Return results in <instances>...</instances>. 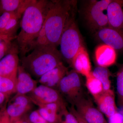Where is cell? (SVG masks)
I'll use <instances>...</instances> for the list:
<instances>
[{
  "mask_svg": "<svg viewBox=\"0 0 123 123\" xmlns=\"http://www.w3.org/2000/svg\"><path fill=\"white\" fill-rule=\"evenodd\" d=\"M77 2L72 0L49 1L43 25L34 48L45 45L57 47L59 45L66 24L75 17Z\"/></svg>",
  "mask_w": 123,
  "mask_h": 123,
  "instance_id": "1",
  "label": "cell"
},
{
  "mask_svg": "<svg viewBox=\"0 0 123 123\" xmlns=\"http://www.w3.org/2000/svg\"><path fill=\"white\" fill-rule=\"evenodd\" d=\"M49 1L35 0L23 14L21 31L16 38L21 57L34 48L43 25Z\"/></svg>",
  "mask_w": 123,
  "mask_h": 123,
  "instance_id": "2",
  "label": "cell"
},
{
  "mask_svg": "<svg viewBox=\"0 0 123 123\" xmlns=\"http://www.w3.org/2000/svg\"><path fill=\"white\" fill-rule=\"evenodd\" d=\"M60 52L49 46L36 47L27 55L21 57V66L31 76L39 79L49 70L63 63Z\"/></svg>",
  "mask_w": 123,
  "mask_h": 123,
  "instance_id": "3",
  "label": "cell"
},
{
  "mask_svg": "<svg viewBox=\"0 0 123 123\" xmlns=\"http://www.w3.org/2000/svg\"><path fill=\"white\" fill-rule=\"evenodd\" d=\"M59 45L62 59L71 65L74 57L84 46L75 17L70 19L66 24L60 40Z\"/></svg>",
  "mask_w": 123,
  "mask_h": 123,
  "instance_id": "4",
  "label": "cell"
},
{
  "mask_svg": "<svg viewBox=\"0 0 123 123\" xmlns=\"http://www.w3.org/2000/svg\"><path fill=\"white\" fill-rule=\"evenodd\" d=\"M111 0H90L84 7V17L88 27L93 33L108 26L107 9Z\"/></svg>",
  "mask_w": 123,
  "mask_h": 123,
  "instance_id": "5",
  "label": "cell"
},
{
  "mask_svg": "<svg viewBox=\"0 0 123 123\" xmlns=\"http://www.w3.org/2000/svg\"><path fill=\"white\" fill-rule=\"evenodd\" d=\"M57 90L72 105L82 97L81 79L79 74L74 69L68 72L60 82Z\"/></svg>",
  "mask_w": 123,
  "mask_h": 123,
  "instance_id": "6",
  "label": "cell"
},
{
  "mask_svg": "<svg viewBox=\"0 0 123 123\" xmlns=\"http://www.w3.org/2000/svg\"><path fill=\"white\" fill-rule=\"evenodd\" d=\"M34 104L28 95L16 94L6 107L11 123L25 116L32 110Z\"/></svg>",
  "mask_w": 123,
  "mask_h": 123,
  "instance_id": "7",
  "label": "cell"
},
{
  "mask_svg": "<svg viewBox=\"0 0 123 123\" xmlns=\"http://www.w3.org/2000/svg\"><path fill=\"white\" fill-rule=\"evenodd\" d=\"M19 50L17 42L8 53L0 61V76L8 78L17 82L19 66Z\"/></svg>",
  "mask_w": 123,
  "mask_h": 123,
  "instance_id": "8",
  "label": "cell"
},
{
  "mask_svg": "<svg viewBox=\"0 0 123 123\" xmlns=\"http://www.w3.org/2000/svg\"><path fill=\"white\" fill-rule=\"evenodd\" d=\"M28 95L34 104H46L65 101L59 91L43 85L37 86Z\"/></svg>",
  "mask_w": 123,
  "mask_h": 123,
  "instance_id": "9",
  "label": "cell"
},
{
  "mask_svg": "<svg viewBox=\"0 0 123 123\" xmlns=\"http://www.w3.org/2000/svg\"><path fill=\"white\" fill-rule=\"evenodd\" d=\"M74 106L88 123H108L103 114L89 99L82 97L75 103Z\"/></svg>",
  "mask_w": 123,
  "mask_h": 123,
  "instance_id": "10",
  "label": "cell"
},
{
  "mask_svg": "<svg viewBox=\"0 0 123 123\" xmlns=\"http://www.w3.org/2000/svg\"><path fill=\"white\" fill-rule=\"evenodd\" d=\"M98 40L116 51H123V32L110 27L100 29L94 33Z\"/></svg>",
  "mask_w": 123,
  "mask_h": 123,
  "instance_id": "11",
  "label": "cell"
},
{
  "mask_svg": "<svg viewBox=\"0 0 123 123\" xmlns=\"http://www.w3.org/2000/svg\"><path fill=\"white\" fill-rule=\"evenodd\" d=\"M36 105L39 108L38 111L39 114L49 123H60L67 108L65 101Z\"/></svg>",
  "mask_w": 123,
  "mask_h": 123,
  "instance_id": "12",
  "label": "cell"
},
{
  "mask_svg": "<svg viewBox=\"0 0 123 123\" xmlns=\"http://www.w3.org/2000/svg\"><path fill=\"white\" fill-rule=\"evenodd\" d=\"M108 26L123 32V0H112L108 7Z\"/></svg>",
  "mask_w": 123,
  "mask_h": 123,
  "instance_id": "13",
  "label": "cell"
},
{
  "mask_svg": "<svg viewBox=\"0 0 123 123\" xmlns=\"http://www.w3.org/2000/svg\"><path fill=\"white\" fill-rule=\"evenodd\" d=\"M98 110L108 118L118 111L115 100L114 92L112 90L105 91L94 98Z\"/></svg>",
  "mask_w": 123,
  "mask_h": 123,
  "instance_id": "14",
  "label": "cell"
},
{
  "mask_svg": "<svg viewBox=\"0 0 123 123\" xmlns=\"http://www.w3.org/2000/svg\"><path fill=\"white\" fill-rule=\"evenodd\" d=\"M68 72V68L62 64L42 75L38 80V82L40 85L57 90L62 79Z\"/></svg>",
  "mask_w": 123,
  "mask_h": 123,
  "instance_id": "15",
  "label": "cell"
},
{
  "mask_svg": "<svg viewBox=\"0 0 123 123\" xmlns=\"http://www.w3.org/2000/svg\"><path fill=\"white\" fill-rule=\"evenodd\" d=\"M38 80L32 77L23 68L19 65L18 69L16 83V94L26 95L33 91L37 86Z\"/></svg>",
  "mask_w": 123,
  "mask_h": 123,
  "instance_id": "16",
  "label": "cell"
},
{
  "mask_svg": "<svg viewBox=\"0 0 123 123\" xmlns=\"http://www.w3.org/2000/svg\"><path fill=\"white\" fill-rule=\"evenodd\" d=\"M95 60L98 66L107 68L115 63L116 51L110 46L102 44L96 48L95 53Z\"/></svg>",
  "mask_w": 123,
  "mask_h": 123,
  "instance_id": "17",
  "label": "cell"
},
{
  "mask_svg": "<svg viewBox=\"0 0 123 123\" xmlns=\"http://www.w3.org/2000/svg\"><path fill=\"white\" fill-rule=\"evenodd\" d=\"M71 65L77 73L86 77L91 72L90 60L88 52L84 46L82 47L74 57Z\"/></svg>",
  "mask_w": 123,
  "mask_h": 123,
  "instance_id": "18",
  "label": "cell"
},
{
  "mask_svg": "<svg viewBox=\"0 0 123 123\" xmlns=\"http://www.w3.org/2000/svg\"><path fill=\"white\" fill-rule=\"evenodd\" d=\"M35 0H0V15L6 12L24 11Z\"/></svg>",
  "mask_w": 123,
  "mask_h": 123,
  "instance_id": "19",
  "label": "cell"
},
{
  "mask_svg": "<svg viewBox=\"0 0 123 123\" xmlns=\"http://www.w3.org/2000/svg\"><path fill=\"white\" fill-rule=\"evenodd\" d=\"M86 86L94 98L104 92L103 86L101 82L94 76L92 72L86 77Z\"/></svg>",
  "mask_w": 123,
  "mask_h": 123,
  "instance_id": "20",
  "label": "cell"
},
{
  "mask_svg": "<svg viewBox=\"0 0 123 123\" xmlns=\"http://www.w3.org/2000/svg\"><path fill=\"white\" fill-rule=\"evenodd\" d=\"M92 73L94 76L98 79L102 84L104 91H109L111 90L110 79V73L107 68L98 66L94 69Z\"/></svg>",
  "mask_w": 123,
  "mask_h": 123,
  "instance_id": "21",
  "label": "cell"
},
{
  "mask_svg": "<svg viewBox=\"0 0 123 123\" xmlns=\"http://www.w3.org/2000/svg\"><path fill=\"white\" fill-rule=\"evenodd\" d=\"M23 13L17 12L9 21L5 29L0 34L17 37L16 35L19 25L20 18Z\"/></svg>",
  "mask_w": 123,
  "mask_h": 123,
  "instance_id": "22",
  "label": "cell"
},
{
  "mask_svg": "<svg viewBox=\"0 0 123 123\" xmlns=\"http://www.w3.org/2000/svg\"><path fill=\"white\" fill-rule=\"evenodd\" d=\"M16 83L13 80L0 76V92L8 97L16 93Z\"/></svg>",
  "mask_w": 123,
  "mask_h": 123,
  "instance_id": "23",
  "label": "cell"
},
{
  "mask_svg": "<svg viewBox=\"0 0 123 123\" xmlns=\"http://www.w3.org/2000/svg\"><path fill=\"white\" fill-rule=\"evenodd\" d=\"M116 88L118 105L123 107V65L117 75Z\"/></svg>",
  "mask_w": 123,
  "mask_h": 123,
  "instance_id": "24",
  "label": "cell"
},
{
  "mask_svg": "<svg viewBox=\"0 0 123 123\" xmlns=\"http://www.w3.org/2000/svg\"><path fill=\"white\" fill-rule=\"evenodd\" d=\"M13 40H8L0 43V61L9 53L13 45Z\"/></svg>",
  "mask_w": 123,
  "mask_h": 123,
  "instance_id": "25",
  "label": "cell"
},
{
  "mask_svg": "<svg viewBox=\"0 0 123 123\" xmlns=\"http://www.w3.org/2000/svg\"><path fill=\"white\" fill-rule=\"evenodd\" d=\"M27 117L31 123H49L42 117L38 110L31 112Z\"/></svg>",
  "mask_w": 123,
  "mask_h": 123,
  "instance_id": "26",
  "label": "cell"
},
{
  "mask_svg": "<svg viewBox=\"0 0 123 123\" xmlns=\"http://www.w3.org/2000/svg\"><path fill=\"white\" fill-rule=\"evenodd\" d=\"M60 123H78L77 120L72 112L67 108L65 110Z\"/></svg>",
  "mask_w": 123,
  "mask_h": 123,
  "instance_id": "27",
  "label": "cell"
},
{
  "mask_svg": "<svg viewBox=\"0 0 123 123\" xmlns=\"http://www.w3.org/2000/svg\"><path fill=\"white\" fill-rule=\"evenodd\" d=\"M17 12L4 13L0 15V34L5 29L11 18Z\"/></svg>",
  "mask_w": 123,
  "mask_h": 123,
  "instance_id": "28",
  "label": "cell"
},
{
  "mask_svg": "<svg viewBox=\"0 0 123 123\" xmlns=\"http://www.w3.org/2000/svg\"><path fill=\"white\" fill-rule=\"evenodd\" d=\"M108 123H123V111H119L108 118Z\"/></svg>",
  "mask_w": 123,
  "mask_h": 123,
  "instance_id": "29",
  "label": "cell"
},
{
  "mask_svg": "<svg viewBox=\"0 0 123 123\" xmlns=\"http://www.w3.org/2000/svg\"><path fill=\"white\" fill-rule=\"evenodd\" d=\"M6 105L0 109V123H11L10 118L7 114Z\"/></svg>",
  "mask_w": 123,
  "mask_h": 123,
  "instance_id": "30",
  "label": "cell"
},
{
  "mask_svg": "<svg viewBox=\"0 0 123 123\" xmlns=\"http://www.w3.org/2000/svg\"><path fill=\"white\" fill-rule=\"evenodd\" d=\"M69 111L75 116L78 123H88L81 115L77 111L74 106L72 105L69 108Z\"/></svg>",
  "mask_w": 123,
  "mask_h": 123,
  "instance_id": "31",
  "label": "cell"
},
{
  "mask_svg": "<svg viewBox=\"0 0 123 123\" xmlns=\"http://www.w3.org/2000/svg\"><path fill=\"white\" fill-rule=\"evenodd\" d=\"M9 97L0 92V109L6 105Z\"/></svg>",
  "mask_w": 123,
  "mask_h": 123,
  "instance_id": "32",
  "label": "cell"
},
{
  "mask_svg": "<svg viewBox=\"0 0 123 123\" xmlns=\"http://www.w3.org/2000/svg\"><path fill=\"white\" fill-rule=\"evenodd\" d=\"M17 37L15 36L4 35L0 34V43L6 40H13L14 39H16Z\"/></svg>",
  "mask_w": 123,
  "mask_h": 123,
  "instance_id": "33",
  "label": "cell"
},
{
  "mask_svg": "<svg viewBox=\"0 0 123 123\" xmlns=\"http://www.w3.org/2000/svg\"><path fill=\"white\" fill-rule=\"evenodd\" d=\"M25 116L15 121L14 123H31L29 121L27 117V118Z\"/></svg>",
  "mask_w": 123,
  "mask_h": 123,
  "instance_id": "34",
  "label": "cell"
},
{
  "mask_svg": "<svg viewBox=\"0 0 123 123\" xmlns=\"http://www.w3.org/2000/svg\"></svg>",
  "mask_w": 123,
  "mask_h": 123,
  "instance_id": "35",
  "label": "cell"
}]
</instances>
